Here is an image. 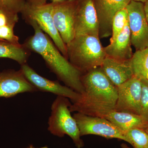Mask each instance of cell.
Wrapping results in <instances>:
<instances>
[{"instance_id": "cell-4", "label": "cell", "mask_w": 148, "mask_h": 148, "mask_svg": "<svg viewBox=\"0 0 148 148\" xmlns=\"http://www.w3.org/2000/svg\"><path fill=\"white\" fill-rule=\"evenodd\" d=\"M69 99L58 96L53 101L48 121V130L52 135L60 138L68 135L77 148H82L84 143L81 139L76 121L71 114L70 107L72 103Z\"/></svg>"}, {"instance_id": "cell-5", "label": "cell", "mask_w": 148, "mask_h": 148, "mask_svg": "<svg viewBox=\"0 0 148 148\" xmlns=\"http://www.w3.org/2000/svg\"><path fill=\"white\" fill-rule=\"evenodd\" d=\"M52 10V2L37 6L30 5L27 3L21 13L24 19L31 18L35 20L40 29L50 37L58 50L68 59L67 46L55 27Z\"/></svg>"}, {"instance_id": "cell-11", "label": "cell", "mask_w": 148, "mask_h": 148, "mask_svg": "<svg viewBox=\"0 0 148 148\" xmlns=\"http://www.w3.org/2000/svg\"><path fill=\"white\" fill-rule=\"evenodd\" d=\"M75 34L99 37L98 16L92 0H77Z\"/></svg>"}, {"instance_id": "cell-7", "label": "cell", "mask_w": 148, "mask_h": 148, "mask_svg": "<svg viewBox=\"0 0 148 148\" xmlns=\"http://www.w3.org/2000/svg\"><path fill=\"white\" fill-rule=\"evenodd\" d=\"M73 116L77 123L81 137L94 135L127 142L124 132L106 118L90 116L79 112L76 113Z\"/></svg>"}, {"instance_id": "cell-16", "label": "cell", "mask_w": 148, "mask_h": 148, "mask_svg": "<svg viewBox=\"0 0 148 148\" xmlns=\"http://www.w3.org/2000/svg\"><path fill=\"white\" fill-rule=\"evenodd\" d=\"M104 118L114 125L123 132L135 127L146 129L148 123L139 115L125 112L113 110L110 112Z\"/></svg>"}, {"instance_id": "cell-10", "label": "cell", "mask_w": 148, "mask_h": 148, "mask_svg": "<svg viewBox=\"0 0 148 148\" xmlns=\"http://www.w3.org/2000/svg\"><path fill=\"white\" fill-rule=\"evenodd\" d=\"M21 71L25 77L38 91L51 92L57 96H62L74 102L79 97L77 92L66 86L61 85L57 81L51 80L42 76L26 64L21 66Z\"/></svg>"}, {"instance_id": "cell-24", "label": "cell", "mask_w": 148, "mask_h": 148, "mask_svg": "<svg viewBox=\"0 0 148 148\" xmlns=\"http://www.w3.org/2000/svg\"><path fill=\"white\" fill-rule=\"evenodd\" d=\"M28 4L32 6H41L46 4L47 0H25Z\"/></svg>"}, {"instance_id": "cell-26", "label": "cell", "mask_w": 148, "mask_h": 148, "mask_svg": "<svg viewBox=\"0 0 148 148\" xmlns=\"http://www.w3.org/2000/svg\"><path fill=\"white\" fill-rule=\"evenodd\" d=\"M121 148H130L129 147H128L127 145L125 144H121ZM145 148H148V146L147 147Z\"/></svg>"}, {"instance_id": "cell-17", "label": "cell", "mask_w": 148, "mask_h": 148, "mask_svg": "<svg viewBox=\"0 0 148 148\" xmlns=\"http://www.w3.org/2000/svg\"><path fill=\"white\" fill-rule=\"evenodd\" d=\"M18 14L0 9V39L20 45L18 37L14 32V28L18 21Z\"/></svg>"}, {"instance_id": "cell-18", "label": "cell", "mask_w": 148, "mask_h": 148, "mask_svg": "<svg viewBox=\"0 0 148 148\" xmlns=\"http://www.w3.org/2000/svg\"><path fill=\"white\" fill-rule=\"evenodd\" d=\"M31 51L23 45H16L6 40H0V58L16 61L21 66L26 64Z\"/></svg>"}, {"instance_id": "cell-29", "label": "cell", "mask_w": 148, "mask_h": 148, "mask_svg": "<svg viewBox=\"0 0 148 148\" xmlns=\"http://www.w3.org/2000/svg\"><path fill=\"white\" fill-rule=\"evenodd\" d=\"M51 1H52V2H58L62 1L65 0H51Z\"/></svg>"}, {"instance_id": "cell-13", "label": "cell", "mask_w": 148, "mask_h": 148, "mask_svg": "<svg viewBox=\"0 0 148 148\" xmlns=\"http://www.w3.org/2000/svg\"><path fill=\"white\" fill-rule=\"evenodd\" d=\"M37 91L21 69L0 72V97L10 98L19 93Z\"/></svg>"}, {"instance_id": "cell-23", "label": "cell", "mask_w": 148, "mask_h": 148, "mask_svg": "<svg viewBox=\"0 0 148 148\" xmlns=\"http://www.w3.org/2000/svg\"><path fill=\"white\" fill-rule=\"evenodd\" d=\"M26 4L25 0H0V9L18 14L21 13Z\"/></svg>"}, {"instance_id": "cell-25", "label": "cell", "mask_w": 148, "mask_h": 148, "mask_svg": "<svg viewBox=\"0 0 148 148\" xmlns=\"http://www.w3.org/2000/svg\"><path fill=\"white\" fill-rule=\"evenodd\" d=\"M144 4V10H145V14L146 18L148 22V0Z\"/></svg>"}, {"instance_id": "cell-22", "label": "cell", "mask_w": 148, "mask_h": 148, "mask_svg": "<svg viewBox=\"0 0 148 148\" xmlns=\"http://www.w3.org/2000/svg\"><path fill=\"white\" fill-rule=\"evenodd\" d=\"M140 78L142 85L140 116L148 123V79L145 78Z\"/></svg>"}, {"instance_id": "cell-27", "label": "cell", "mask_w": 148, "mask_h": 148, "mask_svg": "<svg viewBox=\"0 0 148 148\" xmlns=\"http://www.w3.org/2000/svg\"><path fill=\"white\" fill-rule=\"evenodd\" d=\"M27 148H48L47 147H42L40 148H36L35 147H34V146L33 145H30L29 146V147H28Z\"/></svg>"}, {"instance_id": "cell-12", "label": "cell", "mask_w": 148, "mask_h": 148, "mask_svg": "<svg viewBox=\"0 0 148 148\" xmlns=\"http://www.w3.org/2000/svg\"><path fill=\"white\" fill-rule=\"evenodd\" d=\"M99 24L100 38L112 35V21L116 14L125 8L131 0H92Z\"/></svg>"}, {"instance_id": "cell-30", "label": "cell", "mask_w": 148, "mask_h": 148, "mask_svg": "<svg viewBox=\"0 0 148 148\" xmlns=\"http://www.w3.org/2000/svg\"><path fill=\"white\" fill-rule=\"evenodd\" d=\"M146 130H147V132H148V127H147V128L145 129Z\"/></svg>"}, {"instance_id": "cell-28", "label": "cell", "mask_w": 148, "mask_h": 148, "mask_svg": "<svg viewBox=\"0 0 148 148\" xmlns=\"http://www.w3.org/2000/svg\"><path fill=\"white\" fill-rule=\"evenodd\" d=\"M133 1H136L140 2H142L143 3H145L147 0H133Z\"/></svg>"}, {"instance_id": "cell-2", "label": "cell", "mask_w": 148, "mask_h": 148, "mask_svg": "<svg viewBox=\"0 0 148 148\" xmlns=\"http://www.w3.org/2000/svg\"><path fill=\"white\" fill-rule=\"evenodd\" d=\"M24 19L33 27L34 34L26 40L23 44L24 46L40 55L48 68L65 86L80 94L82 93L84 90L81 81L82 74L62 54L35 20Z\"/></svg>"}, {"instance_id": "cell-8", "label": "cell", "mask_w": 148, "mask_h": 148, "mask_svg": "<svg viewBox=\"0 0 148 148\" xmlns=\"http://www.w3.org/2000/svg\"><path fill=\"white\" fill-rule=\"evenodd\" d=\"M77 0H65L53 3L54 24L63 41L68 44L73 40Z\"/></svg>"}, {"instance_id": "cell-6", "label": "cell", "mask_w": 148, "mask_h": 148, "mask_svg": "<svg viewBox=\"0 0 148 148\" xmlns=\"http://www.w3.org/2000/svg\"><path fill=\"white\" fill-rule=\"evenodd\" d=\"M132 45L136 51L148 47V22L144 3L131 0L126 7Z\"/></svg>"}, {"instance_id": "cell-15", "label": "cell", "mask_w": 148, "mask_h": 148, "mask_svg": "<svg viewBox=\"0 0 148 148\" xmlns=\"http://www.w3.org/2000/svg\"><path fill=\"white\" fill-rule=\"evenodd\" d=\"M131 45L127 21L120 34L108 45L104 47V49L107 57L120 61H127L131 59L133 56Z\"/></svg>"}, {"instance_id": "cell-1", "label": "cell", "mask_w": 148, "mask_h": 148, "mask_svg": "<svg viewBox=\"0 0 148 148\" xmlns=\"http://www.w3.org/2000/svg\"><path fill=\"white\" fill-rule=\"evenodd\" d=\"M81 81L84 92L70 107L71 112L105 118L114 110L117 100V87L100 67L83 74Z\"/></svg>"}, {"instance_id": "cell-9", "label": "cell", "mask_w": 148, "mask_h": 148, "mask_svg": "<svg viewBox=\"0 0 148 148\" xmlns=\"http://www.w3.org/2000/svg\"><path fill=\"white\" fill-rule=\"evenodd\" d=\"M117 100L114 110L140 115L142 85L140 78L134 76L117 87Z\"/></svg>"}, {"instance_id": "cell-3", "label": "cell", "mask_w": 148, "mask_h": 148, "mask_svg": "<svg viewBox=\"0 0 148 148\" xmlns=\"http://www.w3.org/2000/svg\"><path fill=\"white\" fill-rule=\"evenodd\" d=\"M100 39L92 35H80L66 45L68 60L82 74L101 67L106 57Z\"/></svg>"}, {"instance_id": "cell-21", "label": "cell", "mask_w": 148, "mask_h": 148, "mask_svg": "<svg viewBox=\"0 0 148 148\" xmlns=\"http://www.w3.org/2000/svg\"><path fill=\"white\" fill-rule=\"evenodd\" d=\"M128 21V14L126 8L118 12L113 18L112 33L110 42L113 41L123 31Z\"/></svg>"}, {"instance_id": "cell-19", "label": "cell", "mask_w": 148, "mask_h": 148, "mask_svg": "<svg viewBox=\"0 0 148 148\" xmlns=\"http://www.w3.org/2000/svg\"><path fill=\"white\" fill-rule=\"evenodd\" d=\"M130 61L134 75L148 79V47L136 51Z\"/></svg>"}, {"instance_id": "cell-14", "label": "cell", "mask_w": 148, "mask_h": 148, "mask_svg": "<svg viewBox=\"0 0 148 148\" xmlns=\"http://www.w3.org/2000/svg\"><path fill=\"white\" fill-rule=\"evenodd\" d=\"M116 87L134 76L130 60L120 61L106 56L100 67Z\"/></svg>"}, {"instance_id": "cell-20", "label": "cell", "mask_w": 148, "mask_h": 148, "mask_svg": "<svg viewBox=\"0 0 148 148\" xmlns=\"http://www.w3.org/2000/svg\"><path fill=\"white\" fill-rule=\"evenodd\" d=\"M127 143L134 148H145L148 146V132L145 128L135 127L124 132Z\"/></svg>"}, {"instance_id": "cell-31", "label": "cell", "mask_w": 148, "mask_h": 148, "mask_svg": "<svg viewBox=\"0 0 148 148\" xmlns=\"http://www.w3.org/2000/svg\"><path fill=\"white\" fill-rule=\"evenodd\" d=\"M0 40H1V39H0Z\"/></svg>"}]
</instances>
